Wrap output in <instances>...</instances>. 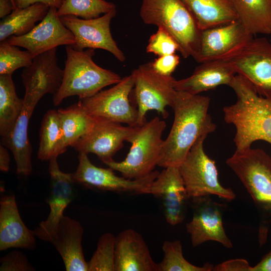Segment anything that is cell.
Instances as JSON below:
<instances>
[{
    "instance_id": "cell-1",
    "label": "cell",
    "mask_w": 271,
    "mask_h": 271,
    "mask_svg": "<svg viewBox=\"0 0 271 271\" xmlns=\"http://www.w3.org/2000/svg\"><path fill=\"white\" fill-rule=\"evenodd\" d=\"M209 104L207 96L176 91L171 107L174 121L164 141L158 166L178 167L197 139L215 130L216 125L208 113Z\"/></svg>"
},
{
    "instance_id": "cell-2",
    "label": "cell",
    "mask_w": 271,
    "mask_h": 271,
    "mask_svg": "<svg viewBox=\"0 0 271 271\" xmlns=\"http://www.w3.org/2000/svg\"><path fill=\"white\" fill-rule=\"evenodd\" d=\"M236 102L223 108L224 121L234 125L236 151L251 148L256 141L271 144V97L259 95L244 77L236 74L229 85Z\"/></svg>"
},
{
    "instance_id": "cell-3",
    "label": "cell",
    "mask_w": 271,
    "mask_h": 271,
    "mask_svg": "<svg viewBox=\"0 0 271 271\" xmlns=\"http://www.w3.org/2000/svg\"><path fill=\"white\" fill-rule=\"evenodd\" d=\"M226 163L242 182L259 212L258 238L261 245L266 241L271 224V157L261 149L250 148L235 151Z\"/></svg>"
},
{
    "instance_id": "cell-4",
    "label": "cell",
    "mask_w": 271,
    "mask_h": 271,
    "mask_svg": "<svg viewBox=\"0 0 271 271\" xmlns=\"http://www.w3.org/2000/svg\"><path fill=\"white\" fill-rule=\"evenodd\" d=\"M65 50L63 78L59 90L53 96L54 105H60L64 99L72 96H78L79 99L90 97L122 79L118 74L93 61L94 49L78 51L68 45Z\"/></svg>"
},
{
    "instance_id": "cell-5",
    "label": "cell",
    "mask_w": 271,
    "mask_h": 271,
    "mask_svg": "<svg viewBox=\"0 0 271 271\" xmlns=\"http://www.w3.org/2000/svg\"><path fill=\"white\" fill-rule=\"evenodd\" d=\"M140 16L144 23L156 25L175 40L184 58H195L201 30L182 0H142Z\"/></svg>"
},
{
    "instance_id": "cell-6",
    "label": "cell",
    "mask_w": 271,
    "mask_h": 271,
    "mask_svg": "<svg viewBox=\"0 0 271 271\" xmlns=\"http://www.w3.org/2000/svg\"><path fill=\"white\" fill-rule=\"evenodd\" d=\"M166 127V122L158 117L137 127L127 141L131 146L125 159L119 162L113 160L105 165L127 179L148 175L158 166L164 141L162 136Z\"/></svg>"
},
{
    "instance_id": "cell-7",
    "label": "cell",
    "mask_w": 271,
    "mask_h": 271,
    "mask_svg": "<svg viewBox=\"0 0 271 271\" xmlns=\"http://www.w3.org/2000/svg\"><path fill=\"white\" fill-rule=\"evenodd\" d=\"M206 137L203 136L197 139L178 167L188 196L193 199L214 195L233 200L235 193L221 185L215 162L204 151L203 143Z\"/></svg>"
},
{
    "instance_id": "cell-8",
    "label": "cell",
    "mask_w": 271,
    "mask_h": 271,
    "mask_svg": "<svg viewBox=\"0 0 271 271\" xmlns=\"http://www.w3.org/2000/svg\"><path fill=\"white\" fill-rule=\"evenodd\" d=\"M131 74L138 111L136 127L146 123V114L150 110H155L164 118H167L169 113L166 107L172 106L176 80L172 76L158 73L153 68L151 62L139 66Z\"/></svg>"
},
{
    "instance_id": "cell-9",
    "label": "cell",
    "mask_w": 271,
    "mask_h": 271,
    "mask_svg": "<svg viewBox=\"0 0 271 271\" xmlns=\"http://www.w3.org/2000/svg\"><path fill=\"white\" fill-rule=\"evenodd\" d=\"M133 87L134 80L131 73L113 87L79 101L86 111L94 117L136 127L138 109L131 105L129 100Z\"/></svg>"
},
{
    "instance_id": "cell-10",
    "label": "cell",
    "mask_w": 271,
    "mask_h": 271,
    "mask_svg": "<svg viewBox=\"0 0 271 271\" xmlns=\"http://www.w3.org/2000/svg\"><path fill=\"white\" fill-rule=\"evenodd\" d=\"M236 74L246 79L260 95L271 97V42L253 38L228 59Z\"/></svg>"
},
{
    "instance_id": "cell-11",
    "label": "cell",
    "mask_w": 271,
    "mask_h": 271,
    "mask_svg": "<svg viewBox=\"0 0 271 271\" xmlns=\"http://www.w3.org/2000/svg\"><path fill=\"white\" fill-rule=\"evenodd\" d=\"M78 160L77 169L73 173V179L76 183L103 191L149 194L152 183L159 173L155 171L143 178L130 179L116 176L113 170L110 168L95 166L85 153H79Z\"/></svg>"
},
{
    "instance_id": "cell-12",
    "label": "cell",
    "mask_w": 271,
    "mask_h": 271,
    "mask_svg": "<svg viewBox=\"0 0 271 271\" xmlns=\"http://www.w3.org/2000/svg\"><path fill=\"white\" fill-rule=\"evenodd\" d=\"M116 9L96 18L83 19L74 16L60 17L62 22L74 35L75 50L101 49L111 53L118 61L125 59L124 53L118 48L110 31V23L115 16Z\"/></svg>"
},
{
    "instance_id": "cell-13",
    "label": "cell",
    "mask_w": 271,
    "mask_h": 271,
    "mask_svg": "<svg viewBox=\"0 0 271 271\" xmlns=\"http://www.w3.org/2000/svg\"><path fill=\"white\" fill-rule=\"evenodd\" d=\"M253 36L236 20L202 30L197 54V62L229 59L239 52Z\"/></svg>"
},
{
    "instance_id": "cell-14",
    "label": "cell",
    "mask_w": 271,
    "mask_h": 271,
    "mask_svg": "<svg viewBox=\"0 0 271 271\" xmlns=\"http://www.w3.org/2000/svg\"><path fill=\"white\" fill-rule=\"evenodd\" d=\"M91 129L72 145L78 153H93L104 164L113 161V157L136 131L137 127L123 126L120 123L95 117Z\"/></svg>"
},
{
    "instance_id": "cell-15",
    "label": "cell",
    "mask_w": 271,
    "mask_h": 271,
    "mask_svg": "<svg viewBox=\"0 0 271 271\" xmlns=\"http://www.w3.org/2000/svg\"><path fill=\"white\" fill-rule=\"evenodd\" d=\"M54 157L49 161V172L50 176V193L47 202L50 207L47 218L42 221L34 230V235L46 241L57 229L64 216L63 213L75 195L73 173H66L61 171Z\"/></svg>"
},
{
    "instance_id": "cell-16",
    "label": "cell",
    "mask_w": 271,
    "mask_h": 271,
    "mask_svg": "<svg viewBox=\"0 0 271 271\" xmlns=\"http://www.w3.org/2000/svg\"><path fill=\"white\" fill-rule=\"evenodd\" d=\"M57 9L51 7L45 18L28 33L7 39L11 44L25 48L35 57L61 45H73L75 38L63 24Z\"/></svg>"
},
{
    "instance_id": "cell-17",
    "label": "cell",
    "mask_w": 271,
    "mask_h": 271,
    "mask_svg": "<svg viewBox=\"0 0 271 271\" xmlns=\"http://www.w3.org/2000/svg\"><path fill=\"white\" fill-rule=\"evenodd\" d=\"M193 215L186 224L192 246H197L207 241L218 242L227 248L233 247L222 222V205L206 196L191 199Z\"/></svg>"
},
{
    "instance_id": "cell-18",
    "label": "cell",
    "mask_w": 271,
    "mask_h": 271,
    "mask_svg": "<svg viewBox=\"0 0 271 271\" xmlns=\"http://www.w3.org/2000/svg\"><path fill=\"white\" fill-rule=\"evenodd\" d=\"M149 194L162 201L165 217L169 224L175 226L183 222L189 198L178 167H168L159 172Z\"/></svg>"
},
{
    "instance_id": "cell-19",
    "label": "cell",
    "mask_w": 271,
    "mask_h": 271,
    "mask_svg": "<svg viewBox=\"0 0 271 271\" xmlns=\"http://www.w3.org/2000/svg\"><path fill=\"white\" fill-rule=\"evenodd\" d=\"M114 267L115 271H158L143 237L130 228L115 237Z\"/></svg>"
},
{
    "instance_id": "cell-20",
    "label": "cell",
    "mask_w": 271,
    "mask_h": 271,
    "mask_svg": "<svg viewBox=\"0 0 271 271\" xmlns=\"http://www.w3.org/2000/svg\"><path fill=\"white\" fill-rule=\"evenodd\" d=\"M236 75L228 59L201 63L189 77L176 80L175 89L192 95L230 84Z\"/></svg>"
},
{
    "instance_id": "cell-21",
    "label": "cell",
    "mask_w": 271,
    "mask_h": 271,
    "mask_svg": "<svg viewBox=\"0 0 271 271\" xmlns=\"http://www.w3.org/2000/svg\"><path fill=\"white\" fill-rule=\"evenodd\" d=\"M35 236L21 217L15 195L3 197L0 202V250L13 247L34 249Z\"/></svg>"
},
{
    "instance_id": "cell-22",
    "label": "cell",
    "mask_w": 271,
    "mask_h": 271,
    "mask_svg": "<svg viewBox=\"0 0 271 271\" xmlns=\"http://www.w3.org/2000/svg\"><path fill=\"white\" fill-rule=\"evenodd\" d=\"M83 234L79 222L64 215L49 240L61 255L66 270L88 271L82 246Z\"/></svg>"
},
{
    "instance_id": "cell-23",
    "label": "cell",
    "mask_w": 271,
    "mask_h": 271,
    "mask_svg": "<svg viewBox=\"0 0 271 271\" xmlns=\"http://www.w3.org/2000/svg\"><path fill=\"white\" fill-rule=\"evenodd\" d=\"M182 1L201 30L237 20L232 0Z\"/></svg>"
},
{
    "instance_id": "cell-24",
    "label": "cell",
    "mask_w": 271,
    "mask_h": 271,
    "mask_svg": "<svg viewBox=\"0 0 271 271\" xmlns=\"http://www.w3.org/2000/svg\"><path fill=\"white\" fill-rule=\"evenodd\" d=\"M237 20L248 33L271 34V0H232Z\"/></svg>"
},
{
    "instance_id": "cell-25",
    "label": "cell",
    "mask_w": 271,
    "mask_h": 271,
    "mask_svg": "<svg viewBox=\"0 0 271 271\" xmlns=\"http://www.w3.org/2000/svg\"><path fill=\"white\" fill-rule=\"evenodd\" d=\"M50 7L36 3L25 8L14 10L0 23V42L12 36H20L30 32L46 16Z\"/></svg>"
},
{
    "instance_id": "cell-26",
    "label": "cell",
    "mask_w": 271,
    "mask_h": 271,
    "mask_svg": "<svg viewBox=\"0 0 271 271\" xmlns=\"http://www.w3.org/2000/svg\"><path fill=\"white\" fill-rule=\"evenodd\" d=\"M66 150L58 110H49L44 115L41 124L38 158L42 161H50Z\"/></svg>"
},
{
    "instance_id": "cell-27",
    "label": "cell",
    "mask_w": 271,
    "mask_h": 271,
    "mask_svg": "<svg viewBox=\"0 0 271 271\" xmlns=\"http://www.w3.org/2000/svg\"><path fill=\"white\" fill-rule=\"evenodd\" d=\"M24 99L16 92L12 74H0V135L7 136L13 129L20 115Z\"/></svg>"
},
{
    "instance_id": "cell-28",
    "label": "cell",
    "mask_w": 271,
    "mask_h": 271,
    "mask_svg": "<svg viewBox=\"0 0 271 271\" xmlns=\"http://www.w3.org/2000/svg\"><path fill=\"white\" fill-rule=\"evenodd\" d=\"M58 110L63 133L64 147L67 149L89 131L96 118L89 115L79 101L70 106Z\"/></svg>"
},
{
    "instance_id": "cell-29",
    "label": "cell",
    "mask_w": 271,
    "mask_h": 271,
    "mask_svg": "<svg viewBox=\"0 0 271 271\" xmlns=\"http://www.w3.org/2000/svg\"><path fill=\"white\" fill-rule=\"evenodd\" d=\"M163 260L158 263V271H211L214 266L206 263L202 266L191 264L184 257L182 245L180 240L164 242Z\"/></svg>"
},
{
    "instance_id": "cell-30",
    "label": "cell",
    "mask_w": 271,
    "mask_h": 271,
    "mask_svg": "<svg viewBox=\"0 0 271 271\" xmlns=\"http://www.w3.org/2000/svg\"><path fill=\"white\" fill-rule=\"evenodd\" d=\"M114 9V4L104 0H63L57 12L59 17L71 15L91 19Z\"/></svg>"
},
{
    "instance_id": "cell-31",
    "label": "cell",
    "mask_w": 271,
    "mask_h": 271,
    "mask_svg": "<svg viewBox=\"0 0 271 271\" xmlns=\"http://www.w3.org/2000/svg\"><path fill=\"white\" fill-rule=\"evenodd\" d=\"M34 56L28 50L22 51L7 40L0 43V74H13L20 68L29 66Z\"/></svg>"
},
{
    "instance_id": "cell-32",
    "label": "cell",
    "mask_w": 271,
    "mask_h": 271,
    "mask_svg": "<svg viewBox=\"0 0 271 271\" xmlns=\"http://www.w3.org/2000/svg\"><path fill=\"white\" fill-rule=\"evenodd\" d=\"M115 239L111 233L101 236L95 251L87 262L88 271H115Z\"/></svg>"
},
{
    "instance_id": "cell-33",
    "label": "cell",
    "mask_w": 271,
    "mask_h": 271,
    "mask_svg": "<svg viewBox=\"0 0 271 271\" xmlns=\"http://www.w3.org/2000/svg\"><path fill=\"white\" fill-rule=\"evenodd\" d=\"M178 51L179 47L175 40L167 31L160 27L150 37L146 48L147 53L158 56L174 54Z\"/></svg>"
},
{
    "instance_id": "cell-34",
    "label": "cell",
    "mask_w": 271,
    "mask_h": 271,
    "mask_svg": "<svg viewBox=\"0 0 271 271\" xmlns=\"http://www.w3.org/2000/svg\"><path fill=\"white\" fill-rule=\"evenodd\" d=\"M1 271H31L34 268L21 251L14 250L1 258Z\"/></svg>"
},
{
    "instance_id": "cell-35",
    "label": "cell",
    "mask_w": 271,
    "mask_h": 271,
    "mask_svg": "<svg viewBox=\"0 0 271 271\" xmlns=\"http://www.w3.org/2000/svg\"><path fill=\"white\" fill-rule=\"evenodd\" d=\"M180 63V58L176 53L159 56L151 62L154 70L163 76H172Z\"/></svg>"
},
{
    "instance_id": "cell-36",
    "label": "cell",
    "mask_w": 271,
    "mask_h": 271,
    "mask_svg": "<svg viewBox=\"0 0 271 271\" xmlns=\"http://www.w3.org/2000/svg\"><path fill=\"white\" fill-rule=\"evenodd\" d=\"M213 270L252 271V266L244 259H234L224 261L214 266Z\"/></svg>"
},
{
    "instance_id": "cell-37",
    "label": "cell",
    "mask_w": 271,
    "mask_h": 271,
    "mask_svg": "<svg viewBox=\"0 0 271 271\" xmlns=\"http://www.w3.org/2000/svg\"><path fill=\"white\" fill-rule=\"evenodd\" d=\"M63 0H15L17 8H25L36 3H43L50 7H53L57 9L60 8Z\"/></svg>"
},
{
    "instance_id": "cell-38",
    "label": "cell",
    "mask_w": 271,
    "mask_h": 271,
    "mask_svg": "<svg viewBox=\"0 0 271 271\" xmlns=\"http://www.w3.org/2000/svg\"><path fill=\"white\" fill-rule=\"evenodd\" d=\"M10 157L7 148L0 144V170L3 172H8L10 168Z\"/></svg>"
},
{
    "instance_id": "cell-39",
    "label": "cell",
    "mask_w": 271,
    "mask_h": 271,
    "mask_svg": "<svg viewBox=\"0 0 271 271\" xmlns=\"http://www.w3.org/2000/svg\"><path fill=\"white\" fill-rule=\"evenodd\" d=\"M252 271H271V250L262 257L259 262L252 267Z\"/></svg>"
},
{
    "instance_id": "cell-40",
    "label": "cell",
    "mask_w": 271,
    "mask_h": 271,
    "mask_svg": "<svg viewBox=\"0 0 271 271\" xmlns=\"http://www.w3.org/2000/svg\"><path fill=\"white\" fill-rule=\"evenodd\" d=\"M14 10L11 0H0V18L3 19L9 15Z\"/></svg>"
},
{
    "instance_id": "cell-41",
    "label": "cell",
    "mask_w": 271,
    "mask_h": 271,
    "mask_svg": "<svg viewBox=\"0 0 271 271\" xmlns=\"http://www.w3.org/2000/svg\"><path fill=\"white\" fill-rule=\"evenodd\" d=\"M11 1L13 5V6L14 7V10L16 9L17 8H16V5H15V0H11Z\"/></svg>"
},
{
    "instance_id": "cell-42",
    "label": "cell",
    "mask_w": 271,
    "mask_h": 271,
    "mask_svg": "<svg viewBox=\"0 0 271 271\" xmlns=\"http://www.w3.org/2000/svg\"><path fill=\"white\" fill-rule=\"evenodd\" d=\"M271 35V34H270ZM270 42H271V39H270Z\"/></svg>"
}]
</instances>
